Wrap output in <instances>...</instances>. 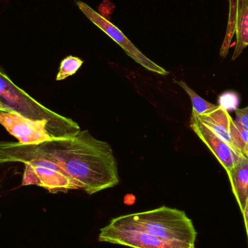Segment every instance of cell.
<instances>
[{
    "label": "cell",
    "mask_w": 248,
    "mask_h": 248,
    "mask_svg": "<svg viewBox=\"0 0 248 248\" xmlns=\"http://www.w3.org/2000/svg\"><path fill=\"white\" fill-rule=\"evenodd\" d=\"M77 4L78 8L87 16V18L90 19L95 26L100 28L108 36L114 40L125 51V53L137 63L151 72L156 73L162 76H166L169 74V71L155 63L153 61L146 57L141 51L139 50L137 46L124 34L123 32L119 28L112 24L106 17L99 14L95 10H93L92 7L83 1H77Z\"/></svg>",
    "instance_id": "obj_5"
},
{
    "label": "cell",
    "mask_w": 248,
    "mask_h": 248,
    "mask_svg": "<svg viewBox=\"0 0 248 248\" xmlns=\"http://www.w3.org/2000/svg\"><path fill=\"white\" fill-rule=\"evenodd\" d=\"M230 1V12H229L228 24L225 37L222 46L220 49V56L226 58L228 55L230 45L233 36L236 33L237 20V0H229Z\"/></svg>",
    "instance_id": "obj_11"
},
{
    "label": "cell",
    "mask_w": 248,
    "mask_h": 248,
    "mask_svg": "<svg viewBox=\"0 0 248 248\" xmlns=\"http://www.w3.org/2000/svg\"><path fill=\"white\" fill-rule=\"evenodd\" d=\"M244 217L245 224H246V231H247L248 234V200L247 204H246V208H245L244 211L242 213Z\"/></svg>",
    "instance_id": "obj_15"
},
{
    "label": "cell",
    "mask_w": 248,
    "mask_h": 248,
    "mask_svg": "<svg viewBox=\"0 0 248 248\" xmlns=\"http://www.w3.org/2000/svg\"><path fill=\"white\" fill-rule=\"evenodd\" d=\"M227 173L233 193L243 213L248 200V157H241Z\"/></svg>",
    "instance_id": "obj_8"
},
{
    "label": "cell",
    "mask_w": 248,
    "mask_h": 248,
    "mask_svg": "<svg viewBox=\"0 0 248 248\" xmlns=\"http://www.w3.org/2000/svg\"><path fill=\"white\" fill-rule=\"evenodd\" d=\"M0 110H3V111H12V109L10 108L8 106L6 105L3 104L0 102Z\"/></svg>",
    "instance_id": "obj_16"
},
{
    "label": "cell",
    "mask_w": 248,
    "mask_h": 248,
    "mask_svg": "<svg viewBox=\"0 0 248 248\" xmlns=\"http://www.w3.org/2000/svg\"><path fill=\"white\" fill-rule=\"evenodd\" d=\"M236 122L248 131V106L244 108L235 110Z\"/></svg>",
    "instance_id": "obj_13"
},
{
    "label": "cell",
    "mask_w": 248,
    "mask_h": 248,
    "mask_svg": "<svg viewBox=\"0 0 248 248\" xmlns=\"http://www.w3.org/2000/svg\"><path fill=\"white\" fill-rule=\"evenodd\" d=\"M83 63L84 61L81 58L72 55L64 58L60 65L59 72L56 77L57 81H61L74 75L81 68Z\"/></svg>",
    "instance_id": "obj_12"
},
{
    "label": "cell",
    "mask_w": 248,
    "mask_h": 248,
    "mask_svg": "<svg viewBox=\"0 0 248 248\" xmlns=\"http://www.w3.org/2000/svg\"><path fill=\"white\" fill-rule=\"evenodd\" d=\"M236 45L232 60L237 59L248 46V0H237Z\"/></svg>",
    "instance_id": "obj_9"
},
{
    "label": "cell",
    "mask_w": 248,
    "mask_h": 248,
    "mask_svg": "<svg viewBox=\"0 0 248 248\" xmlns=\"http://www.w3.org/2000/svg\"><path fill=\"white\" fill-rule=\"evenodd\" d=\"M196 237L185 211L162 206L113 218L98 240L131 248H195Z\"/></svg>",
    "instance_id": "obj_1"
},
{
    "label": "cell",
    "mask_w": 248,
    "mask_h": 248,
    "mask_svg": "<svg viewBox=\"0 0 248 248\" xmlns=\"http://www.w3.org/2000/svg\"><path fill=\"white\" fill-rule=\"evenodd\" d=\"M190 126L202 142L212 152L227 172L230 171L240 159L243 157L204 125L195 115L192 114Z\"/></svg>",
    "instance_id": "obj_7"
},
{
    "label": "cell",
    "mask_w": 248,
    "mask_h": 248,
    "mask_svg": "<svg viewBox=\"0 0 248 248\" xmlns=\"http://www.w3.org/2000/svg\"><path fill=\"white\" fill-rule=\"evenodd\" d=\"M196 116L240 155L248 157V146L242 140L235 122L229 114L227 110L218 106L213 111Z\"/></svg>",
    "instance_id": "obj_6"
},
{
    "label": "cell",
    "mask_w": 248,
    "mask_h": 248,
    "mask_svg": "<svg viewBox=\"0 0 248 248\" xmlns=\"http://www.w3.org/2000/svg\"><path fill=\"white\" fill-rule=\"evenodd\" d=\"M235 122V121H234ZM236 125H237V128H238L239 131L240 133V136H241L242 140H243L245 143L248 146V131L246 128H243L242 125L235 122Z\"/></svg>",
    "instance_id": "obj_14"
},
{
    "label": "cell",
    "mask_w": 248,
    "mask_h": 248,
    "mask_svg": "<svg viewBox=\"0 0 248 248\" xmlns=\"http://www.w3.org/2000/svg\"><path fill=\"white\" fill-rule=\"evenodd\" d=\"M0 124L23 144H39L67 140L81 131L78 125L65 126L47 120H34L14 110H0Z\"/></svg>",
    "instance_id": "obj_3"
},
{
    "label": "cell",
    "mask_w": 248,
    "mask_h": 248,
    "mask_svg": "<svg viewBox=\"0 0 248 248\" xmlns=\"http://www.w3.org/2000/svg\"><path fill=\"white\" fill-rule=\"evenodd\" d=\"M0 102L22 116L34 120H47L65 126L78 124L64 117L36 101L24 90L17 87L0 67Z\"/></svg>",
    "instance_id": "obj_4"
},
{
    "label": "cell",
    "mask_w": 248,
    "mask_h": 248,
    "mask_svg": "<svg viewBox=\"0 0 248 248\" xmlns=\"http://www.w3.org/2000/svg\"><path fill=\"white\" fill-rule=\"evenodd\" d=\"M26 145L55 160L89 195L119 185V169L111 147L94 138L88 130L67 140Z\"/></svg>",
    "instance_id": "obj_2"
},
{
    "label": "cell",
    "mask_w": 248,
    "mask_h": 248,
    "mask_svg": "<svg viewBox=\"0 0 248 248\" xmlns=\"http://www.w3.org/2000/svg\"><path fill=\"white\" fill-rule=\"evenodd\" d=\"M174 81L179 87H182V90H185L186 94L189 95L192 104V114L201 116V115L205 114V113L213 111L218 107V106L212 104V103L204 100L201 96L198 95L185 81H175V80Z\"/></svg>",
    "instance_id": "obj_10"
}]
</instances>
